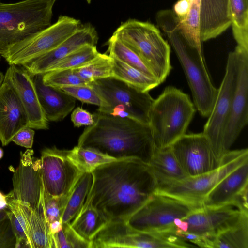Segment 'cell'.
Returning <instances> with one entry per match:
<instances>
[{"label": "cell", "instance_id": "cell-1", "mask_svg": "<svg viewBox=\"0 0 248 248\" xmlns=\"http://www.w3.org/2000/svg\"><path fill=\"white\" fill-rule=\"evenodd\" d=\"M92 173L93 186L82 208L92 206L108 222L127 221L157 188L150 166L137 159L106 163Z\"/></svg>", "mask_w": 248, "mask_h": 248}, {"label": "cell", "instance_id": "cell-2", "mask_svg": "<svg viewBox=\"0 0 248 248\" xmlns=\"http://www.w3.org/2000/svg\"><path fill=\"white\" fill-rule=\"evenodd\" d=\"M94 114L95 122L85 128L78 146L96 150L116 160L137 159L149 165L155 147L149 124L98 111Z\"/></svg>", "mask_w": 248, "mask_h": 248}, {"label": "cell", "instance_id": "cell-3", "mask_svg": "<svg viewBox=\"0 0 248 248\" xmlns=\"http://www.w3.org/2000/svg\"><path fill=\"white\" fill-rule=\"evenodd\" d=\"M155 19L182 66L196 108L201 115L208 117L213 108L218 89L212 81L202 50L192 46L185 38L179 28V19L172 10L159 11Z\"/></svg>", "mask_w": 248, "mask_h": 248}, {"label": "cell", "instance_id": "cell-4", "mask_svg": "<svg viewBox=\"0 0 248 248\" xmlns=\"http://www.w3.org/2000/svg\"><path fill=\"white\" fill-rule=\"evenodd\" d=\"M196 112L188 95L175 87H166L154 101L149 115L155 149L170 147L186 133Z\"/></svg>", "mask_w": 248, "mask_h": 248}, {"label": "cell", "instance_id": "cell-5", "mask_svg": "<svg viewBox=\"0 0 248 248\" xmlns=\"http://www.w3.org/2000/svg\"><path fill=\"white\" fill-rule=\"evenodd\" d=\"M56 0L0 1V56L13 45L49 26Z\"/></svg>", "mask_w": 248, "mask_h": 248}, {"label": "cell", "instance_id": "cell-6", "mask_svg": "<svg viewBox=\"0 0 248 248\" xmlns=\"http://www.w3.org/2000/svg\"><path fill=\"white\" fill-rule=\"evenodd\" d=\"M113 35L135 52L162 83L170 73V48L160 31L148 22L129 19Z\"/></svg>", "mask_w": 248, "mask_h": 248}, {"label": "cell", "instance_id": "cell-7", "mask_svg": "<svg viewBox=\"0 0 248 248\" xmlns=\"http://www.w3.org/2000/svg\"><path fill=\"white\" fill-rule=\"evenodd\" d=\"M248 160L247 148L229 151L222 159L221 166L209 172L157 187L156 193L180 200L197 207L226 176Z\"/></svg>", "mask_w": 248, "mask_h": 248}, {"label": "cell", "instance_id": "cell-8", "mask_svg": "<svg viewBox=\"0 0 248 248\" xmlns=\"http://www.w3.org/2000/svg\"><path fill=\"white\" fill-rule=\"evenodd\" d=\"M199 207L155 193L126 222L130 227L140 232L175 234V219H182Z\"/></svg>", "mask_w": 248, "mask_h": 248}, {"label": "cell", "instance_id": "cell-9", "mask_svg": "<svg viewBox=\"0 0 248 248\" xmlns=\"http://www.w3.org/2000/svg\"><path fill=\"white\" fill-rule=\"evenodd\" d=\"M81 25L79 20L60 16L54 24L10 46L3 57L10 65L24 66L56 48Z\"/></svg>", "mask_w": 248, "mask_h": 248}, {"label": "cell", "instance_id": "cell-10", "mask_svg": "<svg viewBox=\"0 0 248 248\" xmlns=\"http://www.w3.org/2000/svg\"><path fill=\"white\" fill-rule=\"evenodd\" d=\"M100 97L102 105L97 111L105 113L116 105L125 107L131 118L149 124V111L154 101L148 92H142L114 77L95 80L90 82Z\"/></svg>", "mask_w": 248, "mask_h": 248}, {"label": "cell", "instance_id": "cell-11", "mask_svg": "<svg viewBox=\"0 0 248 248\" xmlns=\"http://www.w3.org/2000/svg\"><path fill=\"white\" fill-rule=\"evenodd\" d=\"M236 79V57L233 50L228 54L225 73L202 132L209 140L216 155L220 160L223 157L224 134L230 112Z\"/></svg>", "mask_w": 248, "mask_h": 248}, {"label": "cell", "instance_id": "cell-12", "mask_svg": "<svg viewBox=\"0 0 248 248\" xmlns=\"http://www.w3.org/2000/svg\"><path fill=\"white\" fill-rule=\"evenodd\" d=\"M40 160L45 192L54 197L67 198L83 172L69 158L68 150L45 148Z\"/></svg>", "mask_w": 248, "mask_h": 248}, {"label": "cell", "instance_id": "cell-13", "mask_svg": "<svg viewBox=\"0 0 248 248\" xmlns=\"http://www.w3.org/2000/svg\"><path fill=\"white\" fill-rule=\"evenodd\" d=\"M170 147L188 177L209 172L219 168L222 163L203 132L186 133Z\"/></svg>", "mask_w": 248, "mask_h": 248}, {"label": "cell", "instance_id": "cell-14", "mask_svg": "<svg viewBox=\"0 0 248 248\" xmlns=\"http://www.w3.org/2000/svg\"><path fill=\"white\" fill-rule=\"evenodd\" d=\"M237 79L223 137V156L230 150L248 123V50L235 47Z\"/></svg>", "mask_w": 248, "mask_h": 248}, {"label": "cell", "instance_id": "cell-15", "mask_svg": "<svg viewBox=\"0 0 248 248\" xmlns=\"http://www.w3.org/2000/svg\"><path fill=\"white\" fill-rule=\"evenodd\" d=\"M170 246L166 236L138 231L126 221L108 222L91 241V248H159Z\"/></svg>", "mask_w": 248, "mask_h": 248}, {"label": "cell", "instance_id": "cell-16", "mask_svg": "<svg viewBox=\"0 0 248 248\" xmlns=\"http://www.w3.org/2000/svg\"><path fill=\"white\" fill-rule=\"evenodd\" d=\"M33 154L31 149L21 152L19 165L12 178L13 190L6 195L32 210L38 206L45 192L41 160L34 157Z\"/></svg>", "mask_w": 248, "mask_h": 248}, {"label": "cell", "instance_id": "cell-17", "mask_svg": "<svg viewBox=\"0 0 248 248\" xmlns=\"http://www.w3.org/2000/svg\"><path fill=\"white\" fill-rule=\"evenodd\" d=\"M248 215L231 205L196 208L182 219L186 222V232L211 238L237 223Z\"/></svg>", "mask_w": 248, "mask_h": 248}, {"label": "cell", "instance_id": "cell-18", "mask_svg": "<svg viewBox=\"0 0 248 248\" xmlns=\"http://www.w3.org/2000/svg\"><path fill=\"white\" fill-rule=\"evenodd\" d=\"M16 92L25 110L28 126L34 129H47L48 121L40 104L32 76L25 69L10 65L4 75Z\"/></svg>", "mask_w": 248, "mask_h": 248}, {"label": "cell", "instance_id": "cell-19", "mask_svg": "<svg viewBox=\"0 0 248 248\" xmlns=\"http://www.w3.org/2000/svg\"><path fill=\"white\" fill-rule=\"evenodd\" d=\"M98 40L97 33L92 25H82L56 48L23 66L32 76L45 74L57 62L82 46L86 45L96 46Z\"/></svg>", "mask_w": 248, "mask_h": 248}, {"label": "cell", "instance_id": "cell-20", "mask_svg": "<svg viewBox=\"0 0 248 248\" xmlns=\"http://www.w3.org/2000/svg\"><path fill=\"white\" fill-rule=\"evenodd\" d=\"M28 119L21 101L9 81L4 77L0 86V140L3 146L28 126Z\"/></svg>", "mask_w": 248, "mask_h": 248}, {"label": "cell", "instance_id": "cell-21", "mask_svg": "<svg viewBox=\"0 0 248 248\" xmlns=\"http://www.w3.org/2000/svg\"><path fill=\"white\" fill-rule=\"evenodd\" d=\"M38 98L48 121L58 122L64 119L74 109L76 100L61 89L46 85L43 74L32 76Z\"/></svg>", "mask_w": 248, "mask_h": 248}, {"label": "cell", "instance_id": "cell-22", "mask_svg": "<svg viewBox=\"0 0 248 248\" xmlns=\"http://www.w3.org/2000/svg\"><path fill=\"white\" fill-rule=\"evenodd\" d=\"M229 0H200L202 42L215 38L231 26Z\"/></svg>", "mask_w": 248, "mask_h": 248}, {"label": "cell", "instance_id": "cell-23", "mask_svg": "<svg viewBox=\"0 0 248 248\" xmlns=\"http://www.w3.org/2000/svg\"><path fill=\"white\" fill-rule=\"evenodd\" d=\"M248 186V160L223 178L204 198L202 207L231 205L238 194Z\"/></svg>", "mask_w": 248, "mask_h": 248}, {"label": "cell", "instance_id": "cell-24", "mask_svg": "<svg viewBox=\"0 0 248 248\" xmlns=\"http://www.w3.org/2000/svg\"><path fill=\"white\" fill-rule=\"evenodd\" d=\"M18 203L27 221L32 248H55L46 214L44 195L34 210L26 205Z\"/></svg>", "mask_w": 248, "mask_h": 248}, {"label": "cell", "instance_id": "cell-25", "mask_svg": "<svg viewBox=\"0 0 248 248\" xmlns=\"http://www.w3.org/2000/svg\"><path fill=\"white\" fill-rule=\"evenodd\" d=\"M157 182V187L178 182L186 178L170 146L155 149L149 165Z\"/></svg>", "mask_w": 248, "mask_h": 248}, {"label": "cell", "instance_id": "cell-26", "mask_svg": "<svg viewBox=\"0 0 248 248\" xmlns=\"http://www.w3.org/2000/svg\"><path fill=\"white\" fill-rule=\"evenodd\" d=\"M93 182L92 172H83L67 197L62 212V223H71L78 215L86 202Z\"/></svg>", "mask_w": 248, "mask_h": 248}, {"label": "cell", "instance_id": "cell-27", "mask_svg": "<svg viewBox=\"0 0 248 248\" xmlns=\"http://www.w3.org/2000/svg\"><path fill=\"white\" fill-rule=\"evenodd\" d=\"M111 58L112 77L121 80L142 92H148L160 84L156 78L150 77L113 57Z\"/></svg>", "mask_w": 248, "mask_h": 248}, {"label": "cell", "instance_id": "cell-28", "mask_svg": "<svg viewBox=\"0 0 248 248\" xmlns=\"http://www.w3.org/2000/svg\"><path fill=\"white\" fill-rule=\"evenodd\" d=\"M208 247L248 248V215H244L234 226L208 238Z\"/></svg>", "mask_w": 248, "mask_h": 248}, {"label": "cell", "instance_id": "cell-29", "mask_svg": "<svg viewBox=\"0 0 248 248\" xmlns=\"http://www.w3.org/2000/svg\"><path fill=\"white\" fill-rule=\"evenodd\" d=\"M107 222L96 209L87 206L82 209L70 225L80 236L91 243L93 237Z\"/></svg>", "mask_w": 248, "mask_h": 248}, {"label": "cell", "instance_id": "cell-30", "mask_svg": "<svg viewBox=\"0 0 248 248\" xmlns=\"http://www.w3.org/2000/svg\"><path fill=\"white\" fill-rule=\"evenodd\" d=\"M232 32L237 45L248 50V0H229Z\"/></svg>", "mask_w": 248, "mask_h": 248}, {"label": "cell", "instance_id": "cell-31", "mask_svg": "<svg viewBox=\"0 0 248 248\" xmlns=\"http://www.w3.org/2000/svg\"><path fill=\"white\" fill-rule=\"evenodd\" d=\"M108 55L136 68L143 73L156 78L142 59L122 41L112 35L106 43Z\"/></svg>", "mask_w": 248, "mask_h": 248}, {"label": "cell", "instance_id": "cell-32", "mask_svg": "<svg viewBox=\"0 0 248 248\" xmlns=\"http://www.w3.org/2000/svg\"><path fill=\"white\" fill-rule=\"evenodd\" d=\"M68 156L83 172H92L103 164L117 160L96 150L78 145L68 150Z\"/></svg>", "mask_w": 248, "mask_h": 248}, {"label": "cell", "instance_id": "cell-33", "mask_svg": "<svg viewBox=\"0 0 248 248\" xmlns=\"http://www.w3.org/2000/svg\"><path fill=\"white\" fill-rule=\"evenodd\" d=\"M7 201L8 217L16 238V248H32L27 221L19 204L8 197Z\"/></svg>", "mask_w": 248, "mask_h": 248}, {"label": "cell", "instance_id": "cell-34", "mask_svg": "<svg viewBox=\"0 0 248 248\" xmlns=\"http://www.w3.org/2000/svg\"><path fill=\"white\" fill-rule=\"evenodd\" d=\"M73 70L78 77L89 83L112 77V58L106 53H99L87 64Z\"/></svg>", "mask_w": 248, "mask_h": 248}, {"label": "cell", "instance_id": "cell-35", "mask_svg": "<svg viewBox=\"0 0 248 248\" xmlns=\"http://www.w3.org/2000/svg\"><path fill=\"white\" fill-rule=\"evenodd\" d=\"M189 11L179 28L186 40L192 46L202 49L200 36V0H190Z\"/></svg>", "mask_w": 248, "mask_h": 248}, {"label": "cell", "instance_id": "cell-36", "mask_svg": "<svg viewBox=\"0 0 248 248\" xmlns=\"http://www.w3.org/2000/svg\"><path fill=\"white\" fill-rule=\"evenodd\" d=\"M99 53L96 49V46L84 45L57 62L49 69L48 72L80 67L91 62Z\"/></svg>", "mask_w": 248, "mask_h": 248}, {"label": "cell", "instance_id": "cell-37", "mask_svg": "<svg viewBox=\"0 0 248 248\" xmlns=\"http://www.w3.org/2000/svg\"><path fill=\"white\" fill-rule=\"evenodd\" d=\"M45 84L61 88L67 86L85 85L90 83L78 77L73 69L49 71L43 74Z\"/></svg>", "mask_w": 248, "mask_h": 248}, {"label": "cell", "instance_id": "cell-38", "mask_svg": "<svg viewBox=\"0 0 248 248\" xmlns=\"http://www.w3.org/2000/svg\"><path fill=\"white\" fill-rule=\"evenodd\" d=\"M60 89L75 99L79 100L83 103L95 105L99 107L102 105V101L100 97L89 86H67Z\"/></svg>", "mask_w": 248, "mask_h": 248}, {"label": "cell", "instance_id": "cell-39", "mask_svg": "<svg viewBox=\"0 0 248 248\" xmlns=\"http://www.w3.org/2000/svg\"><path fill=\"white\" fill-rule=\"evenodd\" d=\"M67 198H56L44 192V205L49 224L61 221V218Z\"/></svg>", "mask_w": 248, "mask_h": 248}, {"label": "cell", "instance_id": "cell-40", "mask_svg": "<svg viewBox=\"0 0 248 248\" xmlns=\"http://www.w3.org/2000/svg\"><path fill=\"white\" fill-rule=\"evenodd\" d=\"M16 244L9 218L0 221V248H16Z\"/></svg>", "mask_w": 248, "mask_h": 248}, {"label": "cell", "instance_id": "cell-41", "mask_svg": "<svg viewBox=\"0 0 248 248\" xmlns=\"http://www.w3.org/2000/svg\"><path fill=\"white\" fill-rule=\"evenodd\" d=\"M69 248H91V243L80 236L71 227L70 223H62Z\"/></svg>", "mask_w": 248, "mask_h": 248}, {"label": "cell", "instance_id": "cell-42", "mask_svg": "<svg viewBox=\"0 0 248 248\" xmlns=\"http://www.w3.org/2000/svg\"><path fill=\"white\" fill-rule=\"evenodd\" d=\"M71 120L74 126H90L95 122L94 114H92L87 110L80 108H76L72 112Z\"/></svg>", "mask_w": 248, "mask_h": 248}, {"label": "cell", "instance_id": "cell-43", "mask_svg": "<svg viewBox=\"0 0 248 248\" xmlns=\"http://www.w3.org/2000/svg\"><path fill=\"white\" fill-rule=\"evenodd\" d=\"M35 132L33 129L27 126L19 130L12 138L11 141L28 149L32 147Z\"/></svg>", "mask_w": 248, "mask_h": 248}, {"label": "cell", "instance_id": "cell-44", "mask_svg": "<svg viewBox=\"0 0 248 248\" xmlns=\"http://www.w3.org/2000/svg\"><path fill=\"white\" fill-rule=\"evenodd\" d=\"M248 186L245 187L236 196L232 203L240 212L248 214Z\"/></svg>", "mask_w": 248, "mask_h": 248}, {"label": "cell", "instance_id": "cell-45", "mask_svg": "<svg viewBox=\"0 0 248 248\" xmlns=\"http://www.w3.org/2000/svg\"><path fill=\"white\" fill-rule=\"evenodd\" d=\"M190 3L188 0H178L174 4L173 12L179 20H183L186 16L189 9Z\"/></svg>", "mask_w": 248, "mask_h": 248}, {"label": "cell", "instance_id": "cell-46", "mask_svg": "<svg viewBox=\"0 0 248 248\" xmlns=\"http://www.w3.org/2000/svg\"><path fill=\"white\" fill-rule=\"evenodd\" d=\"M49 228L51 234L53 235L58 232L62 228V222L60 221H55L49 224Z\"/></svg>", "mask_w": 248, "mask_h": 248}, {"label": "cell", "instance_id": "cell-47", "mask_svg": "<svg viewBox=\"0 0 248 248\" xmlns=\"http://www.w3.org/2000/svg\"><path fill=\"white\" fill-rule=\"evenodd\" d=\"M7 205L6 195H4L0 191V210L8 208Z\"/></svg>", "mask_w": 248, "mask_h": 248}, {"label": "cell", "instance_id": "cell-48", "mask_svg": "<svg viewBox=\"0 0 248 248\" xmlns=\"http://www.w3.org/2000/svg\"><path fill=\"white\" fill-rule=\"evenodd\" d=\"M8 218V211L6 209L0 210V221Z\"/></svg>", "mask_w": 248, "mask_h": 248}, {"label": "cell", "instance_id": "cell-49", "mask_svg": "<svg viewBox=\"0 0 248 248\" xmlns=\"http://www.w3.org/2000/svg\"><path fill=\"white\" fill-rule=\"evenodd\" d=\"M4 79V75L2 72L0 71V86L3 82Z\"/></svg>", "mask_w": 248, "mask_h": 248}, {"label": "cell", "instance_id": "cell-50", "mask_svg": "<svg viewBox=\"0 0 248 248\" xmlns=\"http://www.w3.org/2000/svg\"><path fill=\"white\" fill-rule=\"evenodd\" d=\"M3 151L1 148H0V159L3 157Z\"/></svg>", "mask_w": 248, "mask_h": 248}, {"label": "cell", "instance_id": "cell-51", "mask_svg": "<svg viewBox=\"0 0 248 248\" xmlns=\"http://www.w3.org/2000/svg\"><path fill=\"white\" fill-rule=\"evenodd\" d=\"M91 0H86V1L89 3L90 4L91 2Z\"/></svg>", "mask_w": 248, "mask_h": 248}, {"label": "cell", "instance_id": "cell-52", "mask_svg": "<svg viewBox=\"0 0 248 248\" xmlns=\"http://www.w3.org/2000/svg\"><path fill=\"white\" fill-rule=\"evenodd\" d=\"M1 0H0V1Z\"/></svg>", "mask_w": 248, "mask_h": 248}, {"label": "cell", "instance_id": "cell-53", "mask_svg": "<svg viewBox=\"0 0 248 248\" xmlns=\"http://www.w3.org/2000/svg\"><path fill=\"white\" fill-rule=\"evenodd\" d=\"M189 1V0H188Z\"/></svg>", "mask_w": 248, "mask_h": 248}]
</instances>
